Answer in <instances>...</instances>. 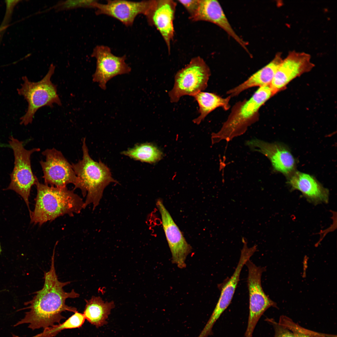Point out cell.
<instances>
[{
  "mask_svg": "<svg viewBox=\"0 0 337 337\" xmlns=\"http://www.w3.org/2000/svg\"><path fill=\"white\" fill-rule=\"evenodd\" d=\"M197 102L199 107L200 115L193 120L194 123L199 124L206 116L216 109L221 107L225 110L230 107L229 101L230 96L223 98L215 93L200 92L193 96Z\"/></svg>",
  "mask_w": 337,
  "mask_h": 337,
  "instance_id": "cell-21",
  "label": "cell"
},
{
  "mask_svg": "<svg viewBox=\"0 0 337 337\" xmlns=\"http://www.w3.org/2000/svg\"><path fill=\"white\" fill-rule=\"evenodd\" d=\"M46 157L40 163L43 172L45 184L58 188L66 187L70 183L74 189L79 188L80 180L70 164L60 151L47 149L42 153Z\"/></svg>",
  "mask_w": 337,
  "mask_h": 337,
  "instance_id": "cell-9",
  "label": "cell"
},
{
  "mask_svg": "<svg viewBox=\"0 0 337 337\" xmlns=\"http://www.w3.org/2000/svg\"><path fill=\"white\" fill-rule=\"evenodd\" d=\"M248 269L247 278L249 294V315L245 337H252L256 326L264 312L269 308L277 307L264 291L261 285L262 274L265 269L256 266L250 260L246 263Z\"/></svg>",
  "mask_w": 337,
  "mask_h": 337,
  "instance_id": "cell-8",
  "label": "cell"
},
{
  "mask_svg": "<svg viewBox=\"0 0 337 337\" xmlns=\"http://www.w3.org/2000/svg\"><path fill=\"white\" fill-rule=\"evenodd\" d=\"M152 0L134 2L126 0H107L105 4L98 2L96 5L95 13L105 15L121 22L127 27L131 26L136 17L139 14L146 16L151 7Z\"/></svg>",
  "mask_w": 337,
  "mask_h": 337,
  "instance_id": "cell-14",
  "label": "cell"
},
{
  "mask_svg": "<svg viewBox=\"0 0 337 337\" xmlns=\"http://www.w3.org/2000/svg\"><path fill=\"white\" fill-rule=\"evenodd\" d=\"M20 0H5L6 8L3 20L0 25V42L7 27L11 21L12 14L15 6L20 2Z\"/></svg>",
  "mask_w": 337,
  "mask_h": 337,
  "instance_id": "cell-26",
  "label": "cell"
},
{
  "mask_svg": "<svg viewBox=\"0 0 337 337\" xmlns=\"http://www.w3.org/2000/svg\"><path fill=\"white\" fill-rule=\"evenodd\" d=\"M177 3L173 0H152L145 16L150 25L159 31L167 45L168 53L174 35L173 24Z\"/></svg>",
  "mask_w": 337,
  "mask_h": 337,
  "instance_id": "cell-15",
  "label": "cell"
},
{
  "mask_svg": "<svg viewBox=\"0 0 337 337\" xmlns=\"http://www.w3.org/2000/svg\"><path fill=\"white\" fill-rule=\"evenodd\" d=\"M6 147H10V145H9V144H7H7H3V143H0V148Z\"/></svg>",
  "mask_w": 337,
  "mask_h": 337,
  "instance_id": "cell-29",
  "label": "cell"
},
{
  "mask_svg": "<svg viewBox=\"0 0 337 337\" xmlns=\"http://www.w3.org/2000/svg\"><path fill=\"white\" fill-rule=\"evenodd\" d=\"M121 154L134 160L150 164L159 161L162 154L157 147L149 143L137 144L122 151Z\"/></svg>",
  "mask_w": 337,
  "mask_h": 337,
  "instance_id": "cell-22",
  "label": "cell"
},
{
  "mask_svg": "<svg viewBox=\"0 0 337 337\" xmlns=\"http://www.w3.org/2000/svg\"><path fill=\"white\" fill-rule=\"evenodd\" d=\"M96 0H66L60 1L54 7L57 11L73 9L79 7L95 8L98 2Z\"/></svg>",
  "mask_w": 337,
  "mask_h": 337,
  "instance_id": "cell-25",
  "label": "cell"
},
{
  "mask_svg": "<svg viewBox=\"0 0 337 337\" xmlns=\"http://www.w3.org/2000/svg\"><path fill=\"white\" fill-rule=\"evenodd\" d=\"M287 179L291 189L300 191L309 203L317 205L328 202V190L313 176L296 171Z\"/></svg>",
  "mask_w": 337,
  "mask_h": 337,
  "instance_id": "cell-17",
  "label": "cell"
},
{
  "mask_svg": "<svg viewBox=\"0 0 337 337\" xmlns=\"http://www.w3.org/2000/svg\"><path fill=\"white\" fill-rule=\"evenodd\" d=\"M254 253L252 249L247 247H242L239 261L233 274L222 285L219 298L210 317L212 321H216L230 304L239 280L241 270Z\"/></svg>",
  "mask_w": 337,
  "mask_h": 337,
  "instance_id": "cell-18",
  "label": "cell"
},
{
  "mask_svg": "<svg viewBox=\"0 0 337 337\" xmlns=\"http://www.w3.org/2000/svg\"><path fill=\"white\" fill-rule=\"evenodd\" d=\"M178 1L186 10L190 17L193 15L196 10L198 5L199 0H179Z\"/></svg>",
  "mask_w": 337,
  "mask_h": 337,
  "instance_id": "cell-28",
  "label": "cell"
},
{
  "mask_svg": "<svg viewBox=\"0 0 337 337\" xmlns=\"http://www.w3.org/2000/svg\"><path fill=\"white\" fill-rule=\"evenodd\" d=\"M1 251H2V250H1V247H0V254H1Z\"/></svg>",
  "mask_w": 337,
  "mask_h": 337,
  "instance_id": "cell-30",
  "label": "cell"
},
{
  "mask_svg": "<svg viewBox=\"0 0 337 337\" xmlns=\"http://www.w3.org/2000/svg\"><path fill=\"white\" fill-rule=\"evenodd\" d=\"M266 320L273 326L275 330L274 337H295L292 331L278 322L272 319H267Z\"/></svg>",
  "mask_w": 337,
  "mask_h": 337,
  "instance_id": "cell-27",
  "label": "cell"
},
{
  "mask_svg": "<svg viewBox=\"0 0 337 337\" xmlns=\"http://www.w3.org/2000/svg\"><path fill=\"white\" fill-rule=\"evenodd\" d=\"M315 66L310 54L295 51L289 52L277 69L270 85L277 93L284 90L295 78L309 72Z\"/></svg>",
  "mask_w": 337,
  "mask_h": 337,
  "instance_id": "cell-11",
  "label": "cell"
},
{
  "mask_svg": "<svg viewBox=\"0 0 337 337\" xmlns=\"http://www.w3.org/2000/svg\"><path fill=\"white\" fill-rule=\"evenodd\" d=\"M55 66L51 64L46 74L41 80L32 82L26 76L22 77L23 83L17 89L18 94L23 96L28 103L25 114L20 118L21 125L31 124L36 112L45 106L53 108L55 104L61 106L62 103L57 93V85L51 79L54 73Z\"/></svg>",
  "mask_w": 337,
  "mask_h": 337,
  "instance_id": "cell-5",
  "label": "cell"
},
{
  "mask_svg": "<svg viewBox=\"0 0 337 337\" xmlns=\"http://www.w3.org/2000/svg\"><path fill=\"white\" fill-rule=\"evenodd\" d=\"M211 74L209 66L202 58H193L175 76L173 87L168 92L171 102H177L182 96H193L205 90Z\"/></svg>",
  "mask_w": 337,
  "mask_h": 337,
  "instance_id": "cell-7",
  "label": "cell"
},
{
  "mask_svg": "<svg viewBox=\"0 0 337 337\" xmlns=\"http://www.w3.org/2000/svg\"><path fill=\"white\" fill-rule=\"evenodd\" d=\"M91 56L96 60V69L92 75V81L98 83L103 90L106 89V83L112 78L119 75L129 73L131 71V68L125 62L126 56L115 55L107 46H96Z\"/></svg>",
  "mask_w": 337,
  "mask_h": 337,
  "instance_id": "cell-10",
  "label": "cell"
},
{
  "mask_svg": "<svg viewBox=\"0 0 337 337\" xmlns=\"http://www.w3.org/2000/svg\"><path fill=\"white\" fill-rule=\"evenodd\" d=\"M83 156L81 159L71 165L80 180L79 188L83 197L86 196L84 209L92 204L93 210L98 205L105 187L112 183H119L112 177L109 168L100 160L95 161L90 156L86 143L82 141Z\"/></svg>",
  "mask_w": 337,
  "mask_h": 337,
  "instance_id": "cell-4",
  "label": "cell"
},
{
  "mask_svg": "<svg viewBox=\"0 0 337 337\" xmlns=\"http://www.w3.org/2000/svg\"><path fill=\"white\" fill-rule=\"evenodd\" d=\"M283 60L282 53L277 52L268 64L243 82L228 90L227 94L232 97L238 95L242 92L252 87L270 85Z\"/></svg>",
  "mask_w": 337,
  "mask_h": 337,
  "instance_id": "cell-19",
  "label": "cell"
},
{
  "mask_svg": "<svg viewBox=\"0 0 337 337\" xmlns=\"http://www.w3.org/2000/svg\"><path fill=\"white\" fill-rule=\"evenodd\" d=\"M85 300L86 304L83 313L85 319L97 328L106 324V320L115 307L114 302H105L99 296H93Z\"/></svg>",
  "mask_w": 337,
  "mask_h": 337,
  "instance_id": "cell-20",
  "label": "cell"
},
{
  "mask_svg": "<svg viewBox=\"0 0 337 337\" xmlns=\"http://www.w3.org/2000/svg\"><path fill=\"white\" fill-rule=\"evenodd\" d=\"M85 320L83 314L76 311L62 323L45 328L42 332L32 337L55 336L64 330L81 327L84 324Z\"/></svg>",
  "mask_w": 337,
  "mask_h": 337,
  "instance_id": "cell-23",
  "label": "cell"
},
{
  "mask_svg": "<svg viewBox=\"0 0 337 337\" xmlns=\"http://www.w3.org/2000/svg\"><path fill=\"white\" fill-rule=\"evenodd\" d=\"M246 145L253 151L260 153L270 161L275 171L288 178L296 170V162L289 149L280 143H270L257 139L247 141Z\"/></svg>",
  "mask_w": 337,
  "mask_h": 337,
  "instance_id": "cell-13",
  "label": "cell"
},
{
  "mask_svg": "<svg viewBox=\"0 0 337 337\" xmlns=\"http://www.w3.org/2000/svg\"><path fill=\"white\" fill-rule=\"evenodd\" d=\"M156 205L161 216L163 228L172 256V262L180 268L186 267L185 261L192 251L181 232L166 209L162 201L158 199Z\"/></svg>",
  "mask_w": 337,
  "mask_h": 337,
  "instance_id": "cell-12",
  "label": "cell"
},
{
  "mask_svg": "<svg viewBox=\"0 0 337 337\" xmlns=\"http://www.w3.org/2000/svg\"><path fill=\"white\" fill-rule=\"evenodd\" d=\"M55 248L51 258L50 269L44 273L42 288L34 293L35 295L31 300L24 303V305L28 306L19 310L29 309L14 327L27 324L28 328L32 330L41 328L44 329L56 323H60L62 319H65L62 315V312L77 311L76 307L65 303L67 299L78 297L79 294L73 289L68 292L64 291L63 287L70 282H61L58 279L54 266Z\"/></svg>",
  "mask_w": 337,
  "mask_h": 337,
  "instance_id": "cell-1",
  "label": "cell"
},
{
  "mask_svg": "<svg viewBox=\"0 0 337 337\" xmlns=\"http://www.w3.org/2000/svg\"><path fill=\"white\" fill-rule=\"evenodd\" d=\"M35 185L34 208L29 214L31 223L41 225L65 214L73 216L84 209L82 198L66 187L50 186L40 183L38 179Z\"/></svg>",
  "mask_w": 337,
  "mask_h": 337,
  "instance_id": "cell-2",
  "label": "cell"
},
{
  "mask_svg": "<svg viewBox=\"0 0 337 337\" xmlns=\"http://www.w3.org/2000/svg\"><path fill=\"white\" fill-rule=\"evenodd\" d=\"M276 94L270 85L261 86L249 99L236 103L220 130L212 134V144L223 140L228 142L243 134L259 120L261 107Z\"/></svg>",
  "mask_w": 337,
  "mask_h": 337,
  "instance_id": "cell-3",
  "label": "cell"
},
{
  "mask_svg": "<svg viewBox=\"0 0 337 337\" xmlns=\"http://www.w3.org/2000/svg\"><path fill=\"white\" fill-rule=\"evenodd\" d=\"M278 323L292 331L295 337H333L332 335L320 334L305 329L284 315L280 317Z\"/></svg>",
  "mask_w": 337,
  "mask_h": 337,
  "instance_id": "cell-24",
  "label": "cell"
},
{
  "mask_svg": "<svg viewBox=\"0 0 337 337\" xmlns=\"http://www.w3.org/2000/svg\"><path fill=\"white\" fill-rule=\"evenodd\" d=\"M193 21H205L217 25L233 38L242 47L248 51L247 42L235 32L228 22L218 2L215 0H199L198 7L191 16Z\"/></svg>",
  "mask_w": 337,
  "mask_h": 337,
  "instance_id": "cell-16",
  "label": "cell"
},
{
  "mask_svg": "<svg viewBox=\"0 0 337 337\" xmlns=\"http://www.w3.org/2000/svg\"><path fill=\"white\" fill-rule=\"evenodd\" d=\"M9 143L14 154V166L10 174V184L4 190L13 191L20 196L25 203L30 214L32 211L29 201L31 189L38 179L32 170L31 157L33 153L40 150L38 148L26 149L23 142L12 136L9 138Z\"/></svg>",
  "mask_w": 337,
  "mask_h": 337,
  "instance_id": "cell-6",
  "label": "cell"
}]
</instances>
